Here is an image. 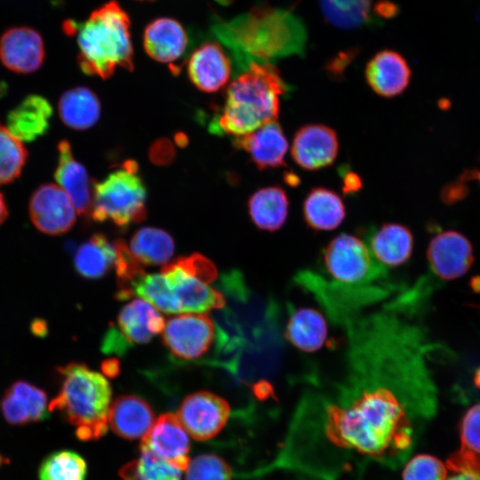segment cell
Wrapping results in <instances>:
<instances>
[{
	"instance_id": "cell-1",
	"label": "cell",
	"mask_w": 480,
	"mask_h": 480,
	"mask_svg": "<svg viewBox=\"0 0 480 480\" xmlns=\"http://www.w3.org/2000/svg\"><path fill=\"white\" fill-rule=\"evenodd\" d=\"M425 416L389 381L359 383L319 413L299 414L262 470L362 480L371 465L396 469L412 452L418 419Z\"/></svg>"
},
{
	"instance_id": "cell-2",
	"label": "cell",
	"mask_w": 480,
	"mask_h": 480,
	"mask_svg": "<svg viewBox=\"0 0 480 480\" xmlns=\"http://www.w3.org/2000/svg\"><path fill=\"white\" fill-rule=\"evenodd\" d=\"M213 33L231 52L240 71L253 62L303 56L308 37L299 16L266 4L256 5L232 20L216 22Z\"/></svg>"
},
{
	"instance_id": "cell-3",
	"label": "cell",
	"mask_w": 480,
	"mask_h": 480,
	"mask_svg": "<svg viewBox=\"0 0 480 480\" xmlns=\"http://www.w3.org/2000/svg\"><path fill=\"white\" fill-rule=\"evenodd\" d=\"M289 91L270 62H253L228 87L220 114L210 130L217 134L242 136L276 121L280 97Z\"/></svg>"
},
{
	"instance_id": "cell-4",
	"label": "cell",
	"mask_w": 480,
	"mask_h": 480,
	"mask_svg": "<svg viewBox=\"0 0 480 480\" xmlns=\"http://www.w3.org/2000/svg\"><path fill=\"white\" fill-rule=\"evenodd\" d=\"M63 30L76 36L77 62L84 74L107 79L117 68L133 69L131 20L116 0L92 11L82 23L66 20Z\"/></svg>"
},
{
	"instance_id": "cell-5",
	"label": "cell",
	"mask_w": 480,
	"mask_h": 480,
	"mask_svg": "<svg viewBox=\"0 0 480 480\" xmlns=\"http://www.w3.org/2000/svg\"><path fill=\"white\" fill-rule=\"evenodd\" d=\"M57 370L61 384L58 395L49 404V412H60L76 427V435L80 440L100 438L108 430L109 382L82 363L71 362Z\"/></svg>"
},
{
	"instance_id": "cell-6",
	"label": "cell",
	"mask_w": 480,
	"mask_h": 480,
	"mask_svg": "<svg viewBox=\"0 0 480 480\" xmlns=\"http://www.w3.org/2000/svg\"><path fill=\"white\" fill-rule=\"evenodd\" d=\"M146 198L147 190L138 174V165L128 160L104 180L93 181L90 215L95 221H111L124 228L144 220Z\"/></svg>"
},
{
	"instance_id": "cell-7",
	"label": "cell",
	"mask_w": 480,
	"mask_h": 480,
	"mask_svg": "<svg viewBox=\"0 0 480 480\" xmlns=\"http://www.w3.org/2000/svg\"><path fill=\"white\" fill-rule=\"evenodd\" d=\"M322 260L327 274L339 284H367L382 272L367 244L359 237L341 233L323 250Z\"/></svg>"
},
{
	"instance_id": "cell-8",
	"label": "cell",
	"mask_w": 480,
	"mask_h": 480,
	"mask_svg": "<svg viewBox=\"0 0 480 480\" xmlns=\"http://www.w3.org/2000/svg\"><path fill=\"white\" fill-rule=\"evenodd\" d=\"M229 412V405L222 397L209 391H198L185 397L177 417L190 436L204 441L219 434Z\"/></svg>"
},
{
	"instance_id": "cell-9",
	"label": "cell",
	"mask_w": 480,
	"mask_h": 480,
	"mask_svg": "<svg viewBox=\"0 0 480 480\" xmlns=\"http://www.w3.org/2000/svg\"><path fill=\"white\" fill-rule=\"evenodd\" d=\"M162 332L164 344L173 356L194 359L212 346L214 324L206 315L185 314L169 319Z\"/></svg>"
},
{
	"instance_id": "cell-10",
	"label": "cell",
	"mask_w": 480,
	"mask_h": 480,
	"mask_svg": "<svg viewBox=\"0 0 480 480\" xmlns=\"http://www.w3.org/2000/svg\"><path fill=\"white\" fill-rule=\"evenodd\" d=\"M28 211L35 227L50 236L69 231L76 220V210L70 198L59 185L52 183L43 184L35 190Z\"/></svg>"
},
{
	"instance_id": "cell-11",
	"label": "cell",
	"mask_w": 480,
	"mask_h": 480,
	"mask_svg": "<svg viewBox=\"0 0 480 480\" xmlns=\"http://www.w3.org/2000/svg\"><path fill=\"white\" fill-rule=\"evenodd\" d=\"M339 152L336 132L322 124L300 127L292 139V157L306 171H317L332 165Z\"/></svg>"
},
{
	"instance_id": "cell-12",
	"label": "cell",
	"mask_w": 480,
	"mask_h": 480,
	"mask_svg": "<svg viewBox=\"0 0 480 480\" xmlns=\"http://www.w3.org/2000/svg\"><path fill=\"white\" fill-rule=\"evenodd\" d=\"M45 58V47L41 34L27 26L6 29L0 36V61L9 70L18 74L37 71Z\"/></svg>"
},
{
	"instance_id": "cell-13",
	"label": "cell",
	"mask_w": 480,
	"mask_h": 480,
	"mask_svg": "<svg viewBox=\"0 0 480 480\" xmlns=\"http://www.w3.org/2000/svg\"><path fill=\"white\" fill-rule=\"evenodd\" d=\"M161 273L177 300L180 313H204L225 305L219 291L189 274L175 260L164 264Z\"/></svg>"
},
{
	"instance_id": "cell-14",
	"label": "cell",
	"mask_w": 480,
	"mask_h": 480,
	"mask_svg": "<svg viewBox=\"0 0 480 480\" xmlns=\"http://www.w3.org/2000/svg\"><path fill=\"white\" fill-rule=\"evenodd\" d=\"M140 448L150 451L180 470H185L190 460L188 433L172 412L161 414L155 420L141 438Z\"/></svg>"
},
{
	"instance_id": "cell-15",
	"label": "cell",
	"mask_w": 480,
	"mask_h": 480,
	"mask_svg": "<svg viewBox=\"0 0 480 480\" xmlns=\"http://www.w3.org/2000/svg\"><path fill=\"white\" fill-rule=\"evenodd\" d=\"M428 260L434 273L446 280L464 275L473 262L469 241L456 231H446L436 236L429 243Z\"/></svg>"
},
{
	"instance_id": "cell-16",
	"label": "cell",
	"mask_w": 480,
	"mask_h": 480,
	"mask_svg": "<svg viewBox=\"0 0 480 480\" xmlns=\"http://www.w3.org/2000/svg\"><path fill=\"white\" fill-rule=\"evenodd\" d=\"M232 72L230 60L218 43H204L188 60L187 73L191 83L204 92L223 88Z\"/></svg>"
},
{
	"instance_id": "cell-17",
	"label": "cell",
	"mask_w": 480,
	"mask_h": 480,
	"mask_svg": "<svg viewBox=\"0 0 480 480\" xmlns=\"http://www.w3.org/2000/svg\"><path fill=\"white\" fill-rule=\"evenodd\" d=\"M234 145L244 150L259 170L276 169L285 164L288 141L278 122H269L257 130L237 136Z\"/></svg>"
},
{
	"instance_id": "cell-18",
	"label": "cell",
	"mask_w": 480,
	"mask_h": 480,
	"mask_svg": "<svg viewBox=\"0 0 480 480\" xmlns=\"http://www.w3.org/2000/svg\"><path fill=\"white\" fill-rule=\"evenodd\" d=\"M411 68L406 60L397 52L382 50L367 62L365 79L371 89L385 98L396 97L407 88Z\"/></svg>"
},
{
	"instance_id": "cell-19",
	"label": "cell",
	"mask_w": 480,
	"mask_h": 480,
	"mask_svg": "<svg viewBox=\"0 0 480 480\" xmlns=\"http://www.w3.org/2000/svg\"><path fill=\"white\" fill-rule=\"evenodd\" d=\"M54 177L76 212L81 215H90L93 182L85 167L75 159L71 146L66 140L58 144V164Z\"/></svg>"
},
{
	"instance_id": "cell-20",
	"label": "cell",
	"mask_w": 480,
	"mask_h": 480,
	"mask_svg": "<svg viewBox=\"0 0 480 480\" xmlns=\"http://www.w3.org/2000/svg\"><path fill=\"white\" fill-rule=\"evenodd\" d=\"M48 406L46 393L26 380L13 382L1 402L4 419L14 426L45 420L49 416Z\"/></svg>"
},
{
	"instance_id": "cell-21",
	"label": "cell",
	"mask_w": 480,
	"mask_h": 480,
	"mask_svg": "<svg viewBox=\"0 0 480 480\" xmlns=\"http://www.w3.org/2000/svg\"><path fill=\"white\" fill-rule=\"evenodd\" d=\"M143 46L153 60L172 64L184 55L188 46V36L180 21L169 17H160L145 27Z\"/></svg>"
},
{
	"instance_id": "cell-22",
	"label": "cell",
	"mask_w": 480,
	"mask_h": 480,
	"mask_svg": "<svg viewBox=\"0 0 480 480\" xmlns=\"http://www.w3.org/2000/svg\"><path fill=\"white\" fill-rule=\"evenodd\" d=\"M367 241L372 256L380 265L398 267L412 256L413 236L403 224L387 222L372 228L368 233Z\"/></svg>"
},
{
	"instance_id": "cell-23",
	"label": "cell",
	"mask_w": 480,
	"mask_h": 480,
	"mask_svg": "<svg viewBox=\"0 0 480 480\" xmlns=\"http://www.w3.org/2000/svg\"><path fill=\"white\" fill-rule=\"evenodd\" d=\"M164 317L144 300H133L126 304L117 316L115 327L129 347L148 342L164 328Z\"/></svg>"
},
{
	"instance_id": "cell-24",
	"label": "cell",
	"mask_w": 480,
	"mask_h": 480,
	"mask_svg": "<svg viewBox=\"0 0 480 480\" xmlns=\"http://www.w3.org/2000/svg\"><path fill=\"white\" fill-rule=\"evenodd\" d=\"M154 422L151 406L137 396H119L109 407L108 423L116 435L124 439L142 438Z\"/></svg>"
},
{
	"instance_id": "cell-25",
	"label": "cell",
	"mask_w": 480,
	"mask_h": 480,
	"mask_svg": "<svg viewBox=\"0 0 480 480\" xmlns=\"http://www.w3.org/2000/svg\"><path fill=\"white\" fill-rule=\"evenodd\" d=\"M52 114V107L47 99L31 94L9 112L7 129L20 141L31 142L46 133Z\"/></svg>"
},
{
	"instance_id": "cell-26",
	"label": "cell",
	"mask_w": 480,
	"mask_h": 480,
	"mask_svg": "<svg viewBox=\"0 0 480 480\" xmlns=\"http://www.w3.org/2000/svg\"><path fill=\"white\" fill-rule=\"evenodd\" d=\"M302 214L308 228L316 231H329L343 222L346 208L343 200L335 191L316 187L305 196Z\"/></svg>"
},
{
	"instance_id": "cell-27",
	"label": "cell",
	"mask_w": 480,
	"mask_h": 480,
	"mask_svg": "<svg viewBox=\"0 0 480 480\" xmlns=\"http://www.w3.org/2000/svg\"><path fill=\"white\" fill-rule=\"evenodd\" d=\"M327 332V324L323 315L315 308L301 307L291 313L284 336L295 348L312 353L324 346Z\"/></svg>"
},
{
	"instance_id": "cell-28",
	"label": "cell",
	"mask_w": 480,
	"mask_h": 480,
	"mask_svg": "<svg viewBox=\"0 0 480 480\" xmlns=\"http://www.w3.org/2000/svg\"><path fill=\"white\" fill-rule=\"evenodd\" d=\"M248 211L252 221L260 229L278 230L285 223L289 212L286 192L279 186L262 188L250 196Z\"/></svg>"
},
{
	"instance_id": "cell-29",
	"label": "cell",
	"mask_w": 480,
	"mask_h": 480,
	"mask_svg": "<svg viewBox=\"0 0 480 480\" xmlns=\"http://www.w3.org/2000/svg\"><path fill=\"white\" fill-rule=\"evenodd\" d=\"M58 108L62 122L75 130L91 128L100 116L99 98L84 86L66 91L60 98Z\"/></svg>"
},
{
	"instance_id": "cell-30",
	"label": "cell",
	"mask_w": 480,
	"mask_h": 480,
	"mask_svg": "<svg viewBox=\"0 0 480 480\" xmlns=\"http://www.w3.org/2000/svg\"><path fill=\"white\" fill-rule=\"evenodd\" d=\"M116 249L105 235L94 234L77 249L74 266L84 278L97 279L106 275L114 267Z\"/></svg>"
},
{
	"instance_id": "cell-31",
	"label": "cell",
	"mask_w": 480,
	"mask_h": 480,
	"mask_svg": "<svg viewBox=\"0 0 480 480\" xmlns=\"http://www.w3.org/2000/svg\"><path fill=\"white\" fill-rule=\"evenodd\" d=\"M460 438V449L448 459L447 468L480 476V404L471 407L463 417Z\"/></svg>"
},
{
	"instance_id": "cell-32",
	"label": "cell",
	"mask_w": 480,
	"mask_h": 480,
	"mask_svg": "<svg viewBox=\"0 0 480 480\" xmlns=\"http://www.w3.org/2000/svg\"><path fill=\"white\" fill-rule=\"evenodd\" d=\"M130 251L141 265H164L173 255L174 242L165 230L145 227L132 236Z\"/></svg>"
},
{
	"instance_id": "cell-33",
	"label": "cell",
	"mask_w": 480,
	"mask_h": 480,
	"mask_svg": "<svg viewBox=\"0 0 480 480\" xmlns=\"http://www.w3.org/2000/svg\"><path fill=\"white\" fill-rule=\"evenodd\" d=\"M325 20L332 26L351 29L378 21L372 13V0H320Z\"/></svg>"
},
{
	"instance_id": "cell-34",
	"label": "cell",
	"mask_w": 480,
	"mask_h": 480,
	"mask_svg": "<svg viewBox=\"0 0 480 480\" xmlns=\"http://www.w3.org/2000/svg\"><path fill=\"white\" fill-rule=\"evenodd\" d=\"M130 293L132 297L139 296L164 313H180L177 300L162 273L143 272L131 283Z\"/></svg>"
},
{
	"instance_id": "cell-35",
	"label": "cell",
	"mask_w": 480,
	"mask_h": 480,
	"mask_svg": "<svg viewBox=\"0 0 480 480\" xmlns=\"http://www.w3.org/2000/svg\"><path fill=\"white\" fill-rule=\"evenodd\" d=\"M87 464L77 452L70 450L56 451L42 461L39 480H85Z\"/></svg>"
},
{
	"instance_id": "cell-36",
	"label": "cell",
	"mask_w": 480,
	"mask_h": 480,
	"mask_svg": "<svg viewBox=\"0 0 480 480\" xmlns=\"http://www.w3.org/2000/svg\"><path fill=\"white\" fill-rule=\"evenodd\" d=\"M140 457L120 469L124 480H180V470L150 451L140 448Z\"/></svg>"
},
{
	"instance_id": "cell-37",
	"label": "cell",
	"mask_w": 480,
	"mask_h": 480,
	"mask_svg": "<svg viewBox=\"0 0 480 480\" xmlns=\"http://www.w3.org/2000/svg\"><path fill=\"white\" fill-rule=\"evenodd\" d=\"M27 157L22 141L0 124V186L12 182L20 175Z\"/></svg>"
},
{
	"instance_id": "cell-38",
	"label": "cell",
	"mask_w": 480,
	"mask_h": 480,
	"mask_svg": "<svg viewBox=\"0 0 480 480\" xmlns=\"http://www.w3.org/2000/svg\"><path fill=\"white\" fill-rule=\"evenodd\" d=\"M116 260L114 268L116 269L119 289L116 293L118 300L132 298L130 293L131 283L140 274L145 272L141 264L131 252L124 241L118 239L115 243Z\"/></svg>"
},
{
	"instance_id": "cell-39",
	"label": "cell",
	"mask_w": 480,
	"mask_h": 480,
	"mask_svg": "<svg viewBox=\"0 0 480 480\" xmlns=\"http://www.w3.org/2000/svg\"><path fill=\"white\" fill-rule=\"evenodd\" d=\"M185 470V480H232L231 468L215 454L196 456Z\"/></svg>"
},
{
	"instance_id": "cell-40",
	"label": "cell",
	"mask_w": 480,
	"mask_h": 480,
	"mask_svg": "<svg viewBox=\"0 0 480 480\" xmlns=\"http://www.w3.org/2000/svg\"><path fill=\"white\" fill-rule=\"evenodd\" d=\"M446 476L443 462L428 454L413 457L403 471V480H445Z\"/></svg>"
},
{
	"instance_id": "cell-41",
	"label": "cell",
	"mask_w": 480,
	"mask_h": 480,
	"mask_svg": "<svg viewBox=\"0 0 480 480\" xmlns=\"http://www.w3.org/2000/svg\"><path fill=\"white\" fill-rule=\"evenodd\" d=\"M175 260L189 274L206 284L217 278L214 264L202 254L193 253L187 257H179Z\"/></svg>"
},
{
	"instance_id": "cell-42",
	"label": "cell",
	"mask_w": 480,
	"mask_h": 480,
	"mask_svg": "<svg viewBox=\"0 0 480 480\" xmlns=\"http://www.w3.org/2000/svg\"><path fill=\"white\" fill-rule=\"evenodd\" d=\"M340 176L343 182V191L347 194H352L359 191L362 188V181L359 176L348 168L342 167Z\"/></svg>"
},
{
	"instance_id": "cell-43",
	"label": "cell",
	"mask_w": 480,
	"mask_h": 480,
	"mask_svg": "<svg viewBox=\"0 0 480 480\" xmlns=\"http://www.w3.org/2000/svg\"><path fill=\"white\" fill-rule=\"evenodd\" d=\"M30 332L33 335L44 338L48 334V324L44 319L36 318L30 324Z\"/></svg>"
},
{
	"instance_id": "cell-44",
	"label": "cell",
	"mask_w": 480,
	"mask_h": 480,
	"mask_svg": "<svg viewBox=\"0 0 480 480\" xmlns=\"http://www.w3.org/2000/svg\"><path fill=\"white\" fill-rule=\"evenodd\" d=\"M101 370L108 377H115L119 373L120 365L116 358H109L101 364Z\"/></svg>"
},
{
	"instance_id": "cell-45",
	"label": "cell",
	"mask_w": 480,
	"mask_h": 480,
	"mask_svg": "<svg viewBox=\"0 0 480 480\" xmlns=\"http://www.w3.org/2000/svg\"><path fill=\"white\" fill-rule=\"evenodd\" d=\"M253 391L255 395L260 399L268 398L274 393L270 383L266 380H260V382H258L253 387Z\"/></svg>"
},
{
	"instance_id": "cell-46",
	"label": "cell",
	"mask_w": 480,
	"mask_h": 480,
	"mask_svg": "<svg viewBox=\"0 0 480 480\" xmlns=\"http://www.w3.org/2000/svg\"><path fill=\"white\" fill-rule=\"evenodd\" d=\"M452 475L445 480H480V476L466 470H451Z\"/></svg>"
},
{
	"instance_id": "cell-47",
	"label": "cell",
	"mask_w": 480,
	"mask_h": 480,
	"mask_svg": "<svg viewBox=\"0 0 480 480\" xmlns=\"http://www.w3.org/2000/svg\"><path fill=\"white\" fill-rule=\"evenodd\" d=\"M8 215L7 206L3 195L0 193V224H2Z\"/></svg>"
},
{
	"instance_id": "cell-48",
	"label": "cell",
	"mask_w": 480,
	"mask_h": 480,
	"mask_svg": "<svg viewBox=\"0 0 480 480\" xmlns=\"http://www.w3.org/2000/svg\"><path fill=\"white\" fill-rule=\"evenodd\" d=\"M474 382L476 386L480 388V368H478L476 372Z\"/></svg>"
},
{
	"instance_id": "cell-49",
	"label": "cell",
	"mask_w": 480,
	"mask_h": 480,
	"mask_svg": "<svg viewBox=\"0 0 480 480\" xmlns=\"http://www.w3.org/2000/svg\"><path fill=\"white\" fill-rule=\"evenodd\" d=\"M477 279L478 277L475 279L476 282L472 283V286L474 287L476 291H480V283L477 282Z\"/></svg>"
},
{
	"instance_id": "cell-50",
	"label": "cell",
	"mask_w": 480,
	"mask_h": 480,
	"mask_svg": "<svg viewBox=\"0 0 480 480\" xmlns=\"http://www.w3.org/2000/svg\"><path fill=\"white\" fill-rule=\"evenodd\" d=\"M137 1H154V0H137Z\"/></svg>"
}]
</instances>
